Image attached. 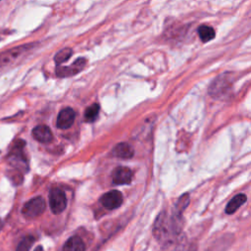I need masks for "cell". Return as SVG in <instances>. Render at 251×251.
Instances as JSON below:
<instances>
[{
    "label": "cell",
    "mask_w": 251,
    "mask_h": 251,
    "mask_svg": "<svg viewBox=\"0 0 251 251\" xmlns=\"http://www.w3.org/2000/svg\"><path fill=\"white\" fill-rule=\"evenodd\" d=\"M75 118V113L72 108L70 107L64 108L63 110L60 111L57 117V126L62 129L69 128L74 124Z\"/></svg>",
    "instance_id": "obj_9"
},
{
    "label": "cell",
    "mask_w": 251,
    "mask_h": 251,
    "mask_svg": "<svg viewBox=\"0 0 251 251\" xmlns=\"http://www.w3.org/2000/svg\"><path fill=\"white\" fill-rule=\"evenodd\" d=\"M132 179V172L127 167H118L112 174L113 183L118 185L129 184Z\"/></svg>",
    "instance_id": "obj_8"
},
{
    "label": "cell",
    "mask_w": 251,
    "mask_h": 251,
    "mask_svg": "<svg viewBox=\"0 0 251 251\" xmlns=\"http://www.w3.org/2000/svg\"><path fill=\"white\" fill-rule=\"evenodd\" d=\"M73 54V49L70 47H66L64 49H61L60 51H58L55 56H54V61L57 64V66L61 65L62 63L68 61L70 59V57Z\"/></svg>",
    "instance_id": "obj_16"
},
{
    "label": "cell",
    "mask_w": 251,
    "mask_h": 251,
    "mask_svg": "<svg viewBox=\"0 0 251 251\" xmlns=\"http://www.w3.org/2000/svg\"><path fill=\"white\" fill-rule=\"evenodd\" d=\"M113 155L118 158L123 159H129L133 156V149L132 147L126 142H121L117 144L113 149Z\"/></svg>",
    "instance_id": "obj_11"
},
{
    "label": "cell",
    "mask_w": 251,
    "mask_h": 251,
    "mask_svg": "<svg viewBox=\"0 0 251 251\" xmlns=\"http://www.w3.org/2000/svg\"><path fill=\"white\" fill-rule=\"evenodd\" d=\"M99 111H100V107L97 103H94V104L90 105L84 111V120L88 123L94 122L98 117Z\"/></svg>",
    "instance_id": "obj_15"
},
{
    "label": "cell",
    "mask_w": 251,
    "mask_h": 251,
    "mask_svg": "<svg viewBox=\"0 0 251 251\" xmlns=\"http://www.w3.org/2000/svg\"><path fill=\"white\" fill-rule=\"evenodd\" d=\"M24 146H25V141L19 140L16 144H14V147L8 156V161H9V164L12 166V168L22 173H25L28 170L27 160L23 151Z\"/></svg>",
    "instance_id": "obj_3"
},
{
    "label": "cell",
    "mask_w": 251,
    "mask_h": 251,
    "mask_svg": "<svg viewBox=\"0 0 251 251\" xmlns=\"http://www.w3.org/2000/svg\"><path fill=\"white\" fill-rule=\"evenodd\" d=\"M2 227H3V223H2V221L0 220V231H1V229H2Z\"/></svg>",
    "instance_id": "obj_20"
},
{
    "label": "cell",
    "mask_w": 251,
    "mask_h": 251,
    "mask_svg": "<svg viewBox=\"0 0 251 251\" xmlns=\"http://www.w3.org/2000/svg\"><path fill=\"white\" fill-rule=\"evenodd\" d=\"M45 207L46 204L42 197H34L24 205L22 214L27 219H33L40 216L44 212Z\"/></svg>",
    "instance_id": "obj_4"
},
{
    "label": "cell",
    "mask_w": 251,
    "mask_h": 251,
    "mask_svg": "<svg viewBox=\"0 0 251 251\" xmlns=\"http://www.w3.org/2000/svg\"><path fill=\"white\" fill-rule=\"evenodd\" d=\"M33 44H25L16 46L0 53V69L11 67L14 64L21 61L31 49Z\"/></svg>",
    "instance_id": "obj_2"
},
{
    "label": "cell",
    "mask_w": 251,
    "mask_h": 251,
    "mask_svg": "<svg viewBox=\"0 0 251 251\" xmlns=\"http://www.w3.org/2000/svg\"><path fill=\"white\" fill-rule=\"evenodd\" d=\"M124 198L120 191L112 190L103 194L100 198V203L102 206L109 210H115L123 204Z\"/></svg>",
    "instance_id": "obj_7"
},
{
    "label": "cell",
    "mask_w": 251,
    "mask_h": 251,
    "mask_svg": "<svg viewBox=\"0 0 251 251\" xmlns=\"http://www.w3.org/2000/svg\"><path fill=\"white\" fill-rule=\"evenodd\" d=\"M85 66H86V59L78 58L70 66H61V65L57 66L55 73H56V75L59 77H69L80 73Z\"/></svg>",
    "instance_id": "obj_6"
},
{
    "label": "cell",
    "mask_w": 251,
    "mask_h": 251,
    "mask_svg": "<svg viewBox=\"0 0 251 251\" xmlns=\"http://www.w3.org/2000/svg\"><path fill=\"white\" fill-rule=\"evenodd\" d=\"M34 251H44V250H43L42 246H40V245H39V246H37V247L34 249Z\"/></svg>",
    "instance_id": "obj_19"
},
{
    "label": "cell",
    "mask_w": 251,
    "mask_h": 251,
    "mask_svg": "<svg viewBox=\"0 0 251 251\" xmlns=\"http://www.w3.org/2000/svg\"><path fill=\"white\" fill-rule=\"evenodd\" d=\"M49 205L54 214H61L67 206V197L65 192L58 187H53L49 192Z\"/></svg>",
    "instance_id": "obj_5"
},
{
    "label": "cell",
    "mask_w": 251,
    "mask_h": 251,
    "mask_svg": "<svg viewBox=\"0 0 251 251\" xmlns=\"http://www.w3.org/2000/svg\"><path fill=\"white\" fill-rule=\"evenodd\" d=\"M198 31V35L200 37V39L203 41V42H208L212 39L215 38V30L212 26H209V25H202L198 27L197 29Z\"/></svg>",
    "instance_id": "obj_14"
},
{
    "label": "cell",
    "mask_w": 251,
    "mask_h": 251,
    "mask_svg": "<svg viewBox=\"0 0 251 251\" xmlns=\"http://www.w3.org/2000/svg\"><path fill=\"white\" fill-rule=\"evenodd\" d=\"M33 137L41 142V143H48L53 139V134L50 128L45 125H39L32 129Z\"/></svg>",
    "instance_id": "obj_10"
},
{
    "label": "cell",
    "mask_w": 251,
    "mask_h": 251,
    "mask_svg": "<svg viewBox=\"0 0 251 251\" xmlns=\"http://www.w3.org/2000/svg\"><path fill=\"white\" fill-rule=\"evenodd\" d=\"M246 199H247V197H246L245 194L240 193V194L235 195V196L227 203V205H226V213L228 214V215L233 214L243 203L246 202Z\"/></svg>",
    "instance_id": "obj_13"
},
{
    "label": "cell",
    "mask_w": 251,
    "mask_h": 251,
    "mask_svg": "<svg viewBox=\"0 0 251 251\" xmlns=\"http://www.w3.org/2000/svg\"><path fill=\"white\" fill-rule=\"evenodd\" d=\"M34 242V237L33 236H25V238L22 239V241L19 243L16 251H29L31 245Z\"/></svg>",
    "instance_id": "obj_18"
},
{
    "label": "cell",
    "mask_w": 251,
    "mask_h": 251,
    "mask_svg": "<svg viewBox=\"0 0 251 251\" xmlns=\"http://www.w3.org/2000/svg\"><path fill=\"white\" fill-rule=\"evenodd\" d=\"M232 73H224L218 75L209 87V94L214 98L221 99L223 97H226L231 91L232 86Z\"/></svg>",
    "instance_id": "obj_1"
},
{
    "label": "cell",
    "mask_w": 251,
    "mask_h": 251,
    "mask_svg": "<svg viewBox=\"0 0 251 251\" xmlns=\"http://www.w3.org/2000/svg\"><path fill=\"white\" fill-rule=\"evenodd\" d=\"M63 251H85V245L80 237L75 235L65 242Z\"/></svg>",
    "instance_id": "obj_12"
},
{
    "label": "cell",
    "mask_w": 251,
    "mask_h": 251,
    "mask_svg": "<svg viewBox=\"0 0 251 251\" xmlns=\"http://www.w3.org/2000/svg\"><path fill=\"white\" fill-rule=\"evenodd\" d=\"M188 204H189V195L187 193H185L181 197H179V199L177 200V202L175 206L174 212L178 214V215H181Z\"/></svg>",
    "instance_id": "obj_17"
}]
</instances>
